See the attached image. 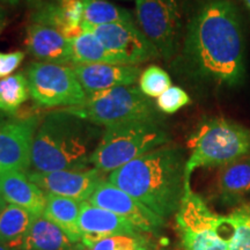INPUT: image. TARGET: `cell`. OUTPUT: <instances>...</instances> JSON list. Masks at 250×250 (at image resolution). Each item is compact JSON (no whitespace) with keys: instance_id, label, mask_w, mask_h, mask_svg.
I'll use <instances>...</instances> for the list:
<instances>
[{"instance_id":"obj_1","label":"cell","mask_w":250,"mask_h":250,"mask_svg":"<svg viewBox=\"0 0 250 250\" xmlns=\"http://www.w3.org/2000/svg\"><path fill=\"white\" fill-rule=\"evenodd\" d=\"M184 57L190 70L220 86H236L245 76V44L239 13L229 0H210L188 26Z\"/></svg>"},{"instance_id":"obj_2","label":"cell","mask_w":250,"mask_h":250,"mask_svg":"<svg viewBox=\"0 0 250 250\" xmlns=\"http://www.w3.org/2000/svg\"><path fill=\"white\" fill-rule=\"evenodd\" d=\"M186 165L183 149L167 144L111 171L108 181L167 221L186 193Z\"/></svg>"},{"instance_id":"obj_3","label":"cell","mask_w":250,"mask_h":250,"mask_svg":"<svg viewBox=\"0 0 250 250\" xmlns=\"http://www.w3.org/2000/svg\"><path fill=\"white\" fill-rule=\"evenodd\" d=\"M103 129L65 108L41 118L31 152V170H83L98 147Z\"/></svg>"},{"instance_id":"obj_4","label":"cell","mask_w":250,"mask_h":250,"mask_svg":"<svg viewBox=\"0 0 250 250\" xmlns=\"http://www.w3.org/2000/svg\"><path fill=\"white\" fill-rule=\"evenodd\" d=\"M190 155L186 165V190L198 168L225 167L250 153V129L226 118H210L198 125L188 140Z\"/></svg>"},{"instance_id":"obj_5","label":"cell","mask_w":250,"mask_h":250,"mask_svg":"<svg viewBox=\"0 0 250 250\" xmlns=\"http://www.w3.org/2000/svg\"><path fill=\"white\" fill-rule=\"evenodd\" d=\"M168 143L169 136L162 125V120L111 125L104 127L98 147L90 158V166L103 174H110Z\"/></svg>"},{"instance_id":"obj_6","label":"cell","mask_w":250,"mask_h":250,"mask_svg":"<svg viewBox=\"0 0 250 250\" xmlns=\"http://www.w3.org/2000/svg\"><path fill=\"white\" fill-rule=\"evenodd\" d=\"M174 218L183 250H229L233 228L228 217L214 213L191 189L186 190Z\"/></svg>"},{"instance_id":"obj_7","label":"cell","mask_w":250,"mask_h":250,"mask_svg":"<svg viewBox=\"0 0 250 250\" xmlns=\"http://www.w3.org/2000/svg\"><path fill=\"white\" fill-rule=\"evenodd\" d=\"M154 104L137 86L118 87L87 96L79 105L65 108L100 126L136 121L161 120Z\"/></svg>"},{"instance_id":"obj_8","label":"cell","mask_w":250,"mask_h":250,"mask_svg":"<svg viewBox=\"0 0 250 250\" xmlns=\"http://www.w3.org/2000/svg\"><path fill=\"white\" fill-rule=\"evenodd\" d=\"M31 99L43 107H76L87 100V93L73 67L50 62H31L26 71Z\"/></svg>"},{"instance_id":"obj_9","label":"cell","mask_w":250,"mask_h":250,"mask_svg":"<svg viewBox=\"0 0 250 250\" xmlns=\"http://www.w3.org/2000/svg\"><path fill=\"white\" fill-rule=\"evenodd\" d=\"M140 30L164 58L177 49L181 17L177 0H134Z\"/></svg>"},{"instance_id":"obj_10","label":"cell","mask_w":250,"mask_h":250,"mask_svg":"<svg viewBox=\"0 0 250 250\" xmlns=\"http://www.w3.org/2000/svg\"><path fill=\"white\" fill-rule=\"evenodd\" d=\"M83 30L93 33L122 64L139 65L159 56L156 49L134 22H115L87 27Z\"/></svg>"},{"instance_id":"obj_11","label":"cell","mask_w":250,"mask_h":250,"mask_svg":"<svg viewBox=\"0 0 250 250\" xmlns=\"http://www.w3.org/2000/svg\"><path fill=\"white\" fill-rule=\"evenodd\" d=\"M41 118L0 117V167L5 170L27 171L31 167V152Z\"/></svg>"},{"instance_id":"obj_12","label":"cell","mask_w":250,"mask_h":250,"mask_svg":"<svg viewBox=\"0 0 250 250\" xmlns=\"http://www.w3.org/2000/svg\"><path fill=\"white\" fill-rule=\"evenodd\" d=\"M88 203L126 219L140 232L149 235H159L166 225L164 219L108 180H103L99 184Z\"/></svg>"},{"instance_id":"obj_13","label":"cell","mask_w":250,"mask_h":250,"mask_svg":"<svg viewBox=\"0 0 250 250\" xmlns=\"http://www.w3.org/2000/svg\"><path fill=\"white\" fill-rule=\"evenodd\" d=\"M27 175L31 182L41 188L46 195L67 197L81 203L88 202L99 184L104 180L103 173L95 168L49 173L29 170Z\"/></svg>"},{"instance_id":"obj_14","label":"cell","mask_w":250,"mask_h":250,"mask_svg":"<svg viewBox=\"0 0 250 250\" xmlns=\"http://www.w3.org/2000/svg\"><path fill=\"white\" fill-rule=\"evenodd\" d=\"M73 71L87 96L118 87L133 86L139 80L142 68L126 64L73 65Z\"/></svg>"},{"instance_id":"obj_15","label":"cell","mask_w":250,"mask_h":250,"mask_svg":"<svg viewBox=\"0 0 250 250\" xmlns=\"http://www.w3.org/2000/svg\"><path fill=\"white\" fill-rule=\"evenodd\" d=\"M79 228L81 243L85 248H88L105 237L140 232L126 219L104 208H98L88 202H83L81 205Z\"/></svg>"},{"instance_id":"obj_16","label":"cell","mask_w":250,"mask_h":250,"mask_svg":"<svg viewBox=\"0 0 250 250\" xmlns=\"http://www.w3.org/2000/svg\"><path fill=\"white\" fill-rule=\"evenodd\" d=\"M28 52L41 62L72 64L71 41L55 28L31 22L27 29Z\"/></svg>"},{"instance_id":"obj_17","label":"cell","mask_w":250,"mask_h":250,"mask_svg":"<svg viewBox=\"0 0 250 250\" xmlns=\"http://www.w3.org/2000/svg\"><path fill=\"white\" fill-rule=\"evenodd\" d=\"M0 195L7 204L19 206L35 217L43 215L45 192L31 182L24 171L5 170L0 176Z\"/></svg>"},{"instance_id":"obj_18","label":"cell","mask_w":250,"mask_h":250,"mask_svg":"<svg viewBox=\"0 0 250 250\" xmlns=\"http://www.w3.org/2000/svg\"><path fill=\"white\" fill-rule=\"evenodd\" d=\"M17 250H85L83 245H76L57 225L42 217H36L26 235L17 246Z\"/></svg>"},{"instance_id":"obj_19","label":"cell","mask_w":250,"mask_h":250,"mask_svg":"<svg viewBox=\"0 0 250 250\" xmlns=\"http://www.w3.org/2000/svg\"><path fill=\"white\" fill-rule=\"evenodd\" d=\"M46 195V193H45ZM83 203L67 197L46 195L43 217L54 223L76 245L81 243L79 217Z\"/></svg>"},{"instance_id":"obj_20","label":"cell","mask_w":250,"mask_h":250,"mask_svg":"<svg viewBox=\"0 0 250 250\" xmlns=\"http://www.w3.org/2000/svg\"><path fill=\"white\" fill-rule=\"evenodd\" d=\"M217 191L224 204L240 203L250 191V159L221 167L218 175Z\"/></svg>"},{"instance_id":"obj_21","label":"cell","mask_w":250,"mask_h":250,"mask_svg":"<svg viewBox=\"0 0 250 250\" xmlns=\"http://www.w3.org/2000/svg\"><path fill=\"white\" fill-rule=\"evenodd\" d=\"M71 41V58L73 65L86 64H122L120 59L115 57L102 44L98 37L89 30H83Z\"/></svg>"},{"instance_id":"obj_22","label":"cell","mask_w":250,"mask_h":250,"mask_svg":"<svg viewBox=\"0 0 250 250\" xmlns=\"http://www.w3.org/2000/svg\"><path fill=\"white\" fill-rule=\"evenodd\" d=\"M36 217L19 206L7 204L0 212V242L15 247Z\"/></svg>"},{"instance_id":"obj_23","label":"cell","mask_w":250,"mask_h":250,"mask_svg":"<svg viewBox=\"0 0 250 250\" xmlns=\"http://www.w3.org/2000/svg\"><path fill=\"white\" fill-rule=\"evenodd\" d=\"M115 22H134V21L130 11L111 4L107 0H83V28Z\"/></svg>"},{"instance_id":"obj_24","label":"cell","mask_w":250,"mask_h":250,"mask_svg":"<svg viewBox=\"0 0 250 250\" xmlns=\"http://www.w3.org/2000/svg\"><path fill=\"white\" fill-rule=\"evenodd\" d=\"M27 77L23 73L12 74L0 80V114L13 116L29 99Z\"/></svg>"},{"instance_id":"obj_25","label":"cell","mask_w":250,"mask_h":250,"mask_svg":"<svg viewBox=\"0 0 250 250\" xmlns=\"http://www.w3.org/2000/svg\"><path fill=\"white\" fill-rule=\"evenodd\" d=\"M86 250H156V246L152 235L139 232L105 237Z\"/></svg>"},{"instance_id":"obj_26","label":"cell","mask_w":250,"mask_h":250,"mask_svg":"<svg viewBox=\"0 0 250 250\" xmlns=\"http://www.w3.org/2000/svg\"><path fill=\"white\" fill-rule=\"evenodd\" d=\"M227 217L233 228L229 250H250V205L239 206Z\"/></svg>"},{"instance_id":"obj_27","label":"cell","mask_w":250,"mask_h":250,"mask_svg":"<svg viewBox=\"0 0 250 250\" xmlns=\"http://www.w3.org/2000/svg\"><path fill=\"white\" fill-rule=\"evenodd\" d=\"M171 86L169 74L164 68L151 65L142 72L139 78V88L147 98H156Z\"/></svg>"},{"instance_id":"obj_28","label":"cell","mask_w":250,"mask_h":250,"mask_svg":"<svg viewBox=\"0 0 250 250\" xmlns=\"http://www.w3.org/2000/svg\"><path fill=\"white\" fill-rule=\"evenodd\" d=\"M190 103V96L179 86H170L156 99V107L166 114H175Z\"/></svg>"},{"instance_id":"obj_29","label":"cell","mask_w":250,"mask_h":250,"mask_svg":"<svg viewBox=\"0 0 250 250\" xmlns=\"http://www.w3.org/2000/svg\"><path fill=\"white\" fill-rule=\"evenodd\" d=\"M4 26L0 27V33H1ZM24 59V52L17 50V51L2 52L0 51V80L5 79L20 66L21 62Z\"/></svg>"},{"instance_id":"obj_30","label":"cell","mask_w":250,"mask_h":250,"mask_svg":"<svg viewBox=\"0 0 250 250\" xmlns=\"http://www.w3.org/2000/svg\"><path fill=\"white\" fill-rule=\"evenodd\" d=\"M5 19H6V11L0 4V27L5 26Z\"/></svg>"},{"instance_id":"obj_31","label":"cell","mask_w":250,"mask_h":250,"mask_svg":"<svg viewBox=\"0 0 250 250\" xmlns=\"http://www.w3.org/2000/svg\"><path fill=\"white\" fill-rule=\"evenodd\" d=\"M21 1H22V0H0V2H2V4H7L11 6H17L20 4Z\"/></svg>"},{"instance_id":"obj_32","label":"cell","mask_w":250,"mask_h":250,"mask_svg":"<svg viewBox=\"0 0 250 250\" xmlns=\"http://www.w3.org/2000/svg\"><path fill=\"white\" fill-rule=\"evenodd\" d=\"M0 250H17V249H14L13 247H11L8 245H5V243L0 242Z\"/></svg>"},{"instance_id":"obj_33","label":"cell","mask_w":250,"mask_h":250,"mask_svg":"<svg viewBox=\"0 0 250 250\" xmlns=\"http://www.w3.org/2000/svg\"><path fill=\"white\" fill-rule=\"evenodd\" d=\"M6 205H7V203L5 202V199L2 198V196H1V195H0V212H1L2 210H4V208H5Z\"/></svg>"},{"instance_id":"obj_34","label":"cell","mask_w":250,"mask_h":250,"mask_svg":"<svg viewBox=\"0 0 250 250\" xmlns=\"http://www.w3.org/2000/svg\"><path fill=\"white\" fill-rule=\"evenodd\" d=\"M243 2H245V5L247 6V8L250 11V0H243Z\"/></svg>"},{"instance_id":"obj_35","label":"cell","mask_w":250,"mask_h":250,"mask_svg":"<svg viewBox=\"0 0 250 250\" xmlns=\"http://www.w3.org/2000/svg\"><path fill=\"white\" fill-rule=\"evenodd\" d=\"M85 250H86V249H85Z\"/></svg>"}]
</instances>
